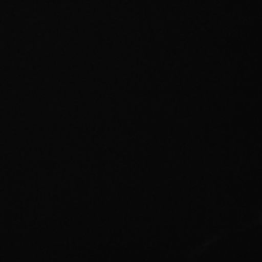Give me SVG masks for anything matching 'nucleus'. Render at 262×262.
<instances>
[]
</instances>
